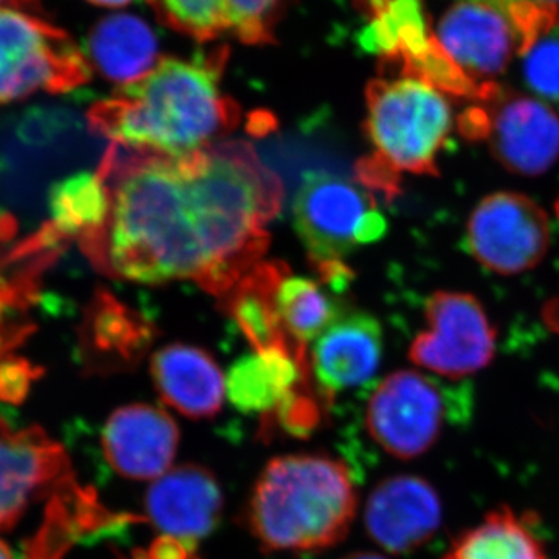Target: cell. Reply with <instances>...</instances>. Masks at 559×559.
Listing matches in <instances>:
<instances>
[{"instance_id": "cell-12", "label": "cell", "mask_w": 559, "mask_h": 559, "mask_svg": "<svg viewBox=\"0 0 559 559\" xmlns=\"http://www.w3.org/2000/svg\"><path fill=\"white\" fill-rule=\"evenodd\" d=\"M179 429L167 412L151 404H130L114 412L102 433L103 454L120 476L156 480L171 469Z\"/></svg>"}, {"instance_id": "cell-13", "label": "cell", "mask_w": 559, "mask_h": 559, "mask_svg": "<svg viewBox=\"0 0 559 559\" xmlns=\"http://www.w3.org/2000/svg\"><path fill=\"white\" fill-rule=\"evenodd\" d=\"M382 330L367 312H347L323 331L311 349V373L319 399L333 404L344 390L366 384L380 369Z\"/></svg>"}, {"instance_id": "cell-31", "label": "cell", "mask_w": 559, "mask_h": 559, "mask_svg": "<svg viewBox=\"0 0 559 559\" xmlns=\"http://www.w3.org/2000/svg\"><path fill=\"white\" fill-rule=\"evenodd\" d=\"M32 373L27 364L7 362L0 366V396L13 400L17 395H22L28 385Z\"/></svg>"}, {"instance_id": "cell-16", "label": "cell", "mask_w": 559, "mask_h": 559, "mask_svg": "<svg viewBox=\"0 0 559 559\" xmlns=\"http://www.w3.org/2000/svg\"><path fill=\"white\" fill-rule=\"evenodd\" d=\"M168 27L198 40L230 33L246 44H266L288 0H148Z\"/></svg>"}, {"instance_id": "cell-29", "label": "cell", "mask_w": 559, "mask_h": 559, "mask_svg": "<svg viewBox=\"0 0 559 559\" xmlns=\"http://www.w3.org/2000/svg\"><path fill=\"white\" fill-rule=\"evenodd\" d=\"M314 390L310 384L301 385L296 392L290 393L285 403L278 407L270 417H264V426H278L286 433L294 437L310 436L312 430L318 428L322 419L320 404L322 400L316 399Z\"/></svg>"}, {"instance_id": "cell-30", "label": "cell", "mask_w": 559, "mask_h": 559, "mask_svg": "<svg viewBox=\"0 0 559 559\" xmlns=\"http://www.w3.org/2000/svg\"><path fill=\"white\" fill-rule=\"evenodd\" d=\"M35 286V283L32 280H25V282H21L20 285L14 286L11 283L5 282L2 277H0V318H7V311L11 305H20L21 299H27L28 293ZM2 325H7V322H0ZM5 329H0V353L5 347H9L11 342L17 340V337L11 336L10 333H5L3 331Z\"/></svg>"}, {"instance_id": "cell-27", "label": "cell", "mask_w": 559, "mask_h": 559, "mask_svg": "<svg viewBox=\"0 0 559 559\" xmlns=\"http://www.w3.org/2000/svg\"><path fill=\"white\" fill-rule=\"evenodd\" d=\"M502 11L516 33L518 51L524 55L532 44L559 22V0H473Z\"/></svg>"}, {"instance_id": "cell-33", "label": "cell", "mask_w": 559, "mask_h": 559, "mask_svg": "<svg viewBox=\"0 0 559 559\" xmlns=\"http://www.w3.org/2000/svg\"><path fill=\"white\" fill-rule=\"evenodd\" d=\"M557 212L559 216V200L557 202ZM544 320H546L551 331L559 334V299L549 301L547 307L544 308Z\"/></svg>"}, {"instance_id": "cell-7", "label": "cell", "mask_w": 559, "mask_h": 559, "mask_svg": "<svg viewBox=\"0 0 559 559\" xmlns=\"http://www.w3.org/2000/svg\"><path fill=\"white\" fill-rule=\"evenodd\" d=\"M429 329L411 345V359L448 378L476 373L491 362L496 331L480 301L471 294L439 290L426 301Z\"/></svg>"}, {"instance_id": "cell-9", "label": "cell", "mask_w": 559, "mask_h": 559, "mask_svg": "<svg viewBox=\"0 0 559 559\" xmlns=\"http://www.w3.org/2000/svg\"><path fill=\"white\" fill-rule=\"evenodd\" d=\"M374 201L352 180L305 173L294 198V226L314 266L342 261L358 245L356 231Z\"/></svg>"}, {"instance_id": "cell-28", "label": "cell", "mask_w": 559, "mask_h": 559, "mask_svg": "<svg viewBox=\"0 0 559 559\" xmlns=\"http://www.w3.org/2000/svg\"><path fill=\"white\" fill-rule=\"evenodd\" d=\"M524 80L546 100L559 103V22L524 55Z\"/></svg>"}, {"instance_id": "cell-8", "label": "cell", "mask_w": 559, "mask_h": 559, "mask_svg": "<svg viewBox=\"0 0 559 559\" xmlns=\"http://www.w3.org/2000/svg\"><path fill=\"white\" fill-rule=\"evenodd\" d=\"M474 259L496 274H521L538 266L549 249L544 210L521 193L500 191L474 209L466 234Z\"/></svg>"}, {"instance_id": "cell-4", "label": "cell", "mask_w": 559, "mask_h": 559, "mask_svg": "<svg viewBox=\"0 0 559 559\" xmlns=\"http://www.w3.org/2000/svg\"><path fill=\"white\" fill-rule=\"evenodd\" d=\"M366 132L374 160L390 171L439 176L437 160L452 128L450 103L425 81L377 79L366 90Z\"/></svg>"}, {"instance_id": "cell-3", "label": "cell", "mask_w": 559, "mask_h": 559, "mask_svg": "<svg viewBox=\"0 0 559 559\" xmlns=\"http://www.w3.org/2000/svg\"><path fill=\"white\" fill-rule=\"evenodd\" d=\"M358 495L345 463L320 454L272 459L250 495V533L264 550L312 554L340 544Z\"/></svg>"}, {"instance_id": "cell-34", "label": "cell", "mask_w": 559, "mask_h": 559, "mask_svg": "<svg viewBox=\"0 0 559 559\" xmlns=\"http://www.w3.org/2000/svg\"><path fill=\"white\" fill-rule=\"evenodd\" d=\"M341 559H385L381 557V555L373 554V551H355V554H349L347 557Z\"/></svg>"}, {"instance_id": "cell-23", "label": "cell", "mask_w": 559, "mask_h": 559, "mask_svg": "<svg viewBox=\"0 0 559 559\" xmlns=\"http://www.w3.org/2000/svg\"><path fill=\"white\" fill-rule=\"evenodd\" d=\"M154 326L110 294L95 297L86 319L84 344L106 370L132 369L148 352Z\"/></svg>"}, {"instance_id": "cell-19", "label": "cell", "mask_w": 559, "mask_h": 559, "mask_svg": "<svg viewBox=\"0 0 559 559\" xmlns=\"http://www.w3.org/2000/svg\"><path fill=\"white\" fill-rule=\"evenodd\" d=\"M288 272L282 261H260L229 293L219 297L221 308L235 320L255 352L285 348L300 362L311 364L307 345L289 340L280 320L275 297Z\"/></svg>"}, {"instance_id": "cell-24", "label": "cell", "mask_w": 559, "mask_h": 559, "mask_svg": "<svg viewBox=\"0 0 559 559\" xmlns=\"http://www.w3.org/2000/svg\"><path fill=\"white\" fill-rule=\"evenodd\" d=\"M443 559H549L527 521L511 509L491 511L466 530Z\"/></svg>"}, {"instance_id": "cell-20", "label": "cell", "mask_w": 559, "mask_h": 559, "mask_svg": "<svg viewBox=\"0 0 559 559\" xmlns=\"http://www.w3.org/2000/svg\"><path fill=\"white\" fill-rule=\"evenodd\" d=\"M311 374V364L300 362L289 349H261L230 367L226 393L242 414L270 417L290 393L310 384Z\"/></svg>"}, {"instance_id": "cell-5", "label": "cell", "mask_w": 559, "mask_h": 559, "mask_svg": "<svg viewBox=\"0 0 559 559\" xmlns=\"http://www.w3.org/2000/svg\"><path fill=\"white\" fill-rule=\"evenodd\" d=\"M90 62L31 0L0 5V106L36 92L64 94L90 80Z\"/></svg>"}, {"instance_id": "cell-21", "label": "cell", "mask_w": 559, "mask_h": 559, "mask_svg": "<svg viewBox=\"0 0 559 559\" xmlns=\"http://www.w3.org/2000/svg\"><path fill=\"white\" fill-rule=\"evenodd\" d=\"M366 17L360 47L381 58L385 68L406 69L423 57L436 35L430 33L423 0H355Z\"/></svg>"}, {"instance_id": "cell-2", "label": "cell", "mask_w": 559, "mask_h": 559, "mask_svg": "<svg viewBox=\"0 0 559 559\" xmlns=\"http://www.w3.org/2000/svg\"><path fill=\"white\" fill-rule=\"evenodd\" d=\"M226 51L165 60L135 83L92 106V132L127 148L183 157L238 127L240 108L221 92Z\"/></svg>"}, {"instance_id": "cell-10", "label": "cell", "mask_w": 559, "mask_h": 559, "mask_svg": "<svg viewBox=\"0 0 559 559\" xmlns=\"http://www.w3.org/2000/svg\"><path fill=\"white\" fill-rule=\"evenodd\" d=\"M492 156L507 170L539 176L559 157V117L546 103L500 90L484 102Z\"/></svg>"}, {"instance_id": "cell-22", "label": "cell", "mask_w": 559, "mask_h": 559, "mask_svg": "<svg viewBox=\"0 0 559 559\" xmlns=\"http://www.w3.org/2000/svg\"><path fill=\"white\" fill-rule=\"evenodd\" d=\"M84 57L106 80L127 86L157 68L159 43L142 17L112 14L92 28Z\"/></svg>"}, {"instance_id": "cell-37", "label": "cell", "mask_w": 559, "mask_h": 559, "mask_svg": "<svg viewBox=\"0 0 559 559\" xmlns=\"http://www.w3.org/2000/svg\"><path fill=\"white\" fill-rule=\"evenodd\" d=\"M135 559H146L145 555H143V551H139L138 557Z\"/></svg>"}, {"instance_id": "cell-11", "label": "cell", "mask_w": 559, "mask_h": 559, "mask_svg": "<svg viewBox=\"0 0 559 559\" xmlns=\"http://www.w3.org/2000/svg\"><path fill=\"white\" fill-rule=\"evenodd\" d=\"M443 509L432 485L417 476L388 477L366 503L367 533L390 554H409L428 543L441 525Z\"/></svg>"}, {"instance_id": "cell-25", "label": "cell", "mask_w": 559, "mask_h": 559, "mask_svg": "<svg viewBox=\"0 0 559 559\" xmlns=\"http://www.w3.org/2000/svg\"><path fill=\"white\" fill-rule=\"evenodd\" d=\"M109 194L98 173L61 180L50 194L49 229L60 241L83 238L108 218Z\"/></svg>"}, {"instance_id": "cell-15", "label": "cell", "mask_w": 559, "mask_h": 559, "mask_svg": "<svg viewBox=\"0 0 559 559\" xmlns=\"http://www.w3.org/2000/svg\"><path fill=\"white\" fill-rule=\"evenodd\" d=\"M437 39L455 64L477 83H488L518 50L516 33L502 11L479 2H459L441 17Z\"/></svg>"}, {"instance_id": "cell-14", "label": "cell", "mask_w": 559, "mask_h": 559, "mask_svg": "<svg viewBox=\"0 0 559 559\" xmlns=\"http://www.w3.org/2000/svg\"><path fill=\"white\" fill-rule=\"evenodd\" d=\"M224 496L218 480L201 465H180L153 481L145 510L165 536L194 546L219 524Z\"/></svg>"}, {"instance_id": "cell-26", "label": "cell", "mask_w": 559, "mask_h": 559, "mask_svg": "<svg viewBox=\"0 0 559 559\" xmlns=\"http://www.w3.org/2000/svg\"><path fill=\"white\" fill-rule=\"evenodd\" d=\"M325 283L288 274L280 282L277 311L289 340L300 345L316 341L331 323L341 318L340 300L325 290Z\"/></svg>"}, {"instance_id": "cell-17", "label": "cell", "mask_w": 559, "mask_h": 559, "mask_svg": "<svg viewBox=\"0 0 559 559\" xmlns=\"http://www.w3.org/2000/svg\"><path fill=\"white\" fill-rule=\"evenodd\" d=\"M66 466L62 448L43 430H13L0 419V530L17 522Z\"/></svg>"}, {"instance_id": "cell-18", "label": "cell", "mask_w": 559, "mask_h": 559, "mask_svg": "<svg viewBox=\"0 0 559 559\" xmlns=\"http://www.w3.org/2000/svg\"><path fill=\"white\" fill-rule=\"evenodd\" d=\"M151 377L162 401L191 419L212 418L223 407L226 380L204 349L173 344L154 353Z\"/></svg>"}, {"instance_id": "cell-35", "label": "cell", "mask_w": 559, "mask_h": 559, "mask_svg": "<svg viewBox=\"0 0 559 559\" xmlns=\"http://www.w3.org/2000/svg\"><path fill=\"white\" fill-rule=\"evenodd\" d=\"M90 2L102 7H124L131 3L132 0H90Z\"/></svg>"}, {"instance_id": "cell-1", "label": "cell", "mask_w": 559, "mask_h": 559, "mask_svg": "<svg viewBox=\"0 0 559 559\" xmlns=\"http://www.w3.org/2000/svg\"><path fill=\"white\" fill-rule=\"evenodd\" d=\"M97 173L109 213L79 240L91 263L146 285L193 280L218 299L260 263L282 209L278 176L242 140L183 157L112 143Z\"/></svg>"}, {"instance_id": "cell-38", "label": "cell", "mask_w": 559, "mask_h": 559, "mask_svg": "<svg viewBox=\"0 0 559 559\" xmlns=\"http://www.w3.org/2000/svg\"><path fill=\"white\" fill-rule=\"evenodd\" d=\"M2 2H10V0H0V3Z\"/></svg>"}, {"instance_id": "cell-36", "label": "cell", "mask_w": 559, "mask_h": 559, "mask_svg": "<svg viewBox=\"0 0 559 559\" xmlns=\"http://www.w3.org/2000/svg\"><path fill=\"white\" fill-rule=\"evenodd\" d=\"M0 559H14L13 554H11L9 544H7L3 539H0Z\"/></svg>"}, {"instance_id": "cell-6", "label": "cell", "mask_w": 559, "mask_h": 559, "mask_svg": "<svg viewBox=\"0 0 559 559\" xmlns=\"http://www.w3.org/2000/svg\"><path fill=\"white\" fill-rule=\"evenodd\" d=\"M463 400L417 371H395L371 393L367 429L392 457L417 459L439 441L450 423L462 418Z\"/></svg>"}, {"instance_id": "cell-32", "label": "cell", "mask_w": 559, "mask_h": 559, "mask_svg": "<svg viewBox=\"0 0 559 559\" xmlns=\"http://www.w3.org/2000/svg\"><path fill=\"white\" fill-rule=\"evenodd\" d=\"M385 218L378 212L377 209L370 210L366 216H364L362 223L356 231V241L358 245H366L374 240H380L382 235L385 234Z\"/></svg>"}]
</instances>
